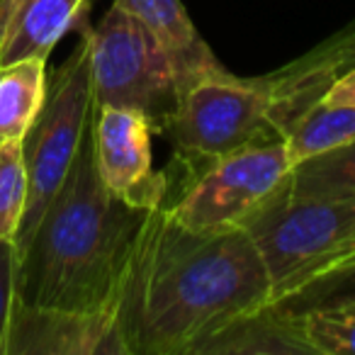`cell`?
Instances as JSON below:
<instances>
[{"mask_svg": "<svg viewBox=\"0 0 355 355\" xmlns=\"http://www.w3.org/2000/svg\"><path fill=\"white\" fill-rule=\"evenodd\" d=\"M270 302V275L248 229L190 232L163 205L134 239L114 319L127 355H195L227 324Z\"/></svg>", "mask_w": 355, "mask_h": 355, "instance_id": "cell-1", "label": "cell"}, {"mask_svg": "<svg viewBox=\"0 0 355 355\" xmlns=\"http://www.w3.org/2000/svg\"><path fill=\"white\" fill-rule=\"evenodd\" d=\"M146 214L105 188L88 127L64 185L15 248V300L69 311L114 309Z\"/></svg>", "mask_w": 355, "mask_h": 355, "instance_id": "cell-2", "label": "cell"}, {"mask_svg": "<svg viewBox=\"0 0 355 355\" xmlns=\"http://www.w3.org/2000/svg\"><path fill=\"white\" fill-rule=\"evenodd\" d=\"M80 37L88 42L95 107L134 110L163 134L180 103V88L171 59L151 32L112 3L98 25L80 30Z\"/></svg>", "mask_w": 355, "mask_h": 355, "instance_id": "cell-3", "label": "cell"}, {"mask_svg": "<svg viewBox=\"0 0 355 355\" xmlns=\"http://www.w3.org/2000/svg\"><path fill=\"white\" fill-rule=\"evenodd\" d=\"M248 234L270 275L272 302H280L355 248V198L285 195Z\"/></svg>", "mask_w": 355, "mask_h": 355, "instance_id": "cell-4", "label": "cell"}, {"mask_svg": "<svg viewBox=\"0 0 355 355\" xmlns=\"http://www.w3.org/2000/svg\"><path fill=\"white\" fill-rule=\"evenodd\" d=\"M292 163L285 141L256 144L202 166L166 212L190 232L248 229L290 190Z\"/></svg>", "mask_w": 355, "mask_h": 355, "instance_id": "cell-5", "label": "cell"}, {"mask_svg": "<svg viewBox=\"0 0 355 355\" xmlns=\"http://www.w3.org/2000/svg\"><path fill=\"white\" fill-rule=\"evenodd\" d=\"M93 119L88 42L80 37L71 56L49 76L46 100L22 137L27 171V207L17 229L15 248L27 241L59 188L64 185L76 153Z\"/></svg>", "mask_w": 355, "mask_h": 355, "instance_id": "cell-6", "label": "cell"}, {"mask_svg": "<svg viewBox=\"0 0 355 355\" xmlns=\"http://www.w3.org/2000/svg\"><path fill=\"white\" fill-rule=\"evenodd\" d=\"M163 134L178 158L202 161V166L256 144L285 141L272 124L268 76L239 78L229 71L190 85Z\"/></svg>", "mask_w": 355, "mask_h": 355, "instance_id": "cell-7", "label": "cell"}, {"mask_svg": "<svg viewBox=\"0 0 355 355\" xmlns=\"http://www.w3.org/2000/svg\"><path fill=\"white\" fill-rule=\"evenodd\" d=\"M95 168L105 188L129 207L153 212L168 202V173L153 168V127L144 114L95 107L90 119Z\"/></svg>", "mask_w": 355, "mask_h": 355, "instance_id": "cell-8", "label": "cell"}, {"mask_svg": "<svg viewBox=\"0 0 355 355\" xmlns=\"http://www.w3.org/2000/svg\"><path fill=\"white\" fill-rule=\"evenodd\" d=\"M0 355H127L114 309L69 311L12 302Z\"/></svg>", "mask_w": 355, "mask_h": 355, "instance_id": "cell-9", "label": "cell"}, {"mask_svg": "<svg viewBox=\"0 0 355 355\" xmlns=\"http://www.w3.org/2000/svg\"><path fill=\"white\" fill-rule=\"evenodd\" d=\"M112 3L132 12L161 44L175 71L180 95L200 80L227 73L222 61L212 54L209 44L190 20L183 0H112Z\"/></svg>", "mask_w": 355, "mask_h": 355, "instance_id": "cell-10", "label": "cell"}, {"mask_svg": "<svg viewBox=\"0 0 355 355\" xmlns=\"http://www.w3.org/2000/svg\"><path fill=\"white\" fill-rule=\"evenodd\" d=\"M195 355H316L300 316L282 304L258 306L205 340Z\"/></svg>", "mask_w": 355, "mask_h": 355, "instance_id": "cell-11", "label": "cell"}, {"mask_svg": "<svg viewBox=\"0 0 355 355\" xmlns=\"http://www.w3.org/2000/svg\"><path fill=\"white\" fill-rule=\"evenodd\" d=\"M88 25V0H17L0 40V66L20 59H49L61 37Z\"/></svg>", "mask_w": 355, "mask_h": 355, "instance_id": "cell-12", "label": "cell"}, {"mask_svg": "<svg viewBox=\"0 0 355 355\" xmlns=\"http://www.w3.org/2000/svg\"><path fill=\"white\" fill-rule=\"evenodd\" d=\"M46 59L0 66V141H22L46 100Z\"/></svg>", "mask_w": 355, "mask_h": 355, "instance_id": "cell-13", "label": "cell"}, {"mask_svg": "<svg viewBox=\"0 0 355 355\" xmlns=\"http://www.w3.org/2000/svg\"><path fill=\"white\" fill-rule=\"evenodd\" d=\"M355 141V105L316 100L290 129L285 144L292 163Z\"/></svg>", "mask_w": 355, "mask_h": 355, "instance_id": "cell-14", "label": "cell"}, {"mask_svg": "<svg viewBox=\"0 0 355 355\" xmlns=\"http://www.w3.org/2000/svg\"><path fill=\"white\" fill-rule=\"evenodd\" d=\"M290 198H355V141L297 163Z\"/></svg>", "mask_w": 355, "mask_h": 355, "instance_id": "cell-15", "label": "cell"}, {"mask_svg": "<svg viewBox=\"0 0 355 355\" xmlns=\"http://www.w3.org/2000/svg\"><path fill=\"white\" fill-rule=\"evenodd\" d=\"M316 355H355V304L295 311Z\"/></svg>", "mask_w": 355, "mask_h": 355, "instance_id": "cell-16", "label": "cell"}, {"mask_svg": "<svg viewBox=\"0 0 355 355\" xmlns=\"http://www.w3.org/2000/svg\"><path fill=\"white\" fill-rule=\"evenodd\" d=\"M27 207V171L20 141L0 144V241L15 243Z\"/></svg>", "mask_w": 355, "mask_h": 355, "instance_id": "cell-17", "label": "cell"}, {"mask_svg": "<svg viewBox=\"0 0 355 355\" xmlns=\"http://www.w3.org/2000/svg\"><path fill=\"white\" fill-rule=\"evenodd\" d=\"M290 311H304L311 306H340L355 304V263L331 268L311 277L306 285L275 302Z\"/></svg>", "mask_w": 355, "mask_h": 355, "instance_id": "cell-18", "label": "cell"}, {"mask_svg": "<svg viewBox=\"0 0 355 355\" xmlns=\"http://www.w3.org/2000/svg\"><path fill=\"white\" fill-rule=\"evenodd\" d=\"M292 64L309 71V73L321 76L331 83L340 71L355 66V25L343 27L340 32L316 44L314 49L306 51L304 56H300Z\"/></svg>", "mask_w": 355, "mask_h": 355, "instance_id": "cell-19", "label": "cell"}, {"mask_svg": "<svg viewBox=\"0 0 355 355\" xmlns=\"http://www.w3.org/2000/svg\"><path fill=\"white\" fill-rule=\"evenodd\" d=\"M15 302V243L0 241V350Z\"/></svg>", "mask_w": 355, "mask_h": 355, "instance_id": "cell-20", "label": "cell"}, {"mask_svg": "<svg viewBox=\"0 0 355 355\" xmlns=\"http://www.w3.org/2000/svg\"><path fill=\"white\" fill-rule=\"evenodd\" d=\"M319 100L324 103H343V105H355V66L340 71L331 85L326 88V93Z\"/></svg>", "mask_w": 355, "mask_h": 355, "instance_id": "cell-21", "label": "cell"}, {"mask_svg": "<svg viewBox=\"0 0 355 355\" xmlns=\"http://www.w3.org/2000/svg\"><path fill=\"white\" fill-rule=\"evenodd\" d=\"M15 8H17V0H0V40H3V35H6L8 22H10Z\"/></svg>", "mask_w": 355, "mask_h": 355, "instance_id": "cell-22", "label": "cell"}, {"mask_svg": "<svg viewBox=\"0 0 355 355\" xmlns=\"http://www.w3.org/2000/svg\"><path fill=\"white\" fill-rule=\"evenodd\" d=\"M0 144H3V141H0Z\"/></svg>", "mask_w": 355, "mask_h": 355, "instance_id": "cell-23", "label": "cell"}]
</instances>
